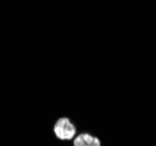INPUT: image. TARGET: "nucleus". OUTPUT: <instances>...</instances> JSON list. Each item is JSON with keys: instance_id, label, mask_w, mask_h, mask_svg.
<instances>
[{"instance_id": "f03ea898", "label": "nucleus", "mask_w": 156, "mask_h": 146, "mask_svg": "<svg viewBox=\"0 0 156 146\" xmlns=\"http://www.w3.org/2000/svg\"><path fill=\"white\" fill-rule=\"evenodd\" d=\"M73 146H101V141L96 136L83 132L73 138Z\"/></svg>"}, {"instance_id": "f257e3e1", "label": "nucleus", "mask_w": 156, "mask_h": 146, "mask_svg": "<svg viewBox=\"0 0 156 146\" xmlns=\"http://www.w3.org/2000/svg\"><path fill=\"white\" fill-rule=\"evenodd\" d=\"M54 133L59 140H71L77 136V127L68 117H61L54 124Z\"/></svg>"}]
</instances>
